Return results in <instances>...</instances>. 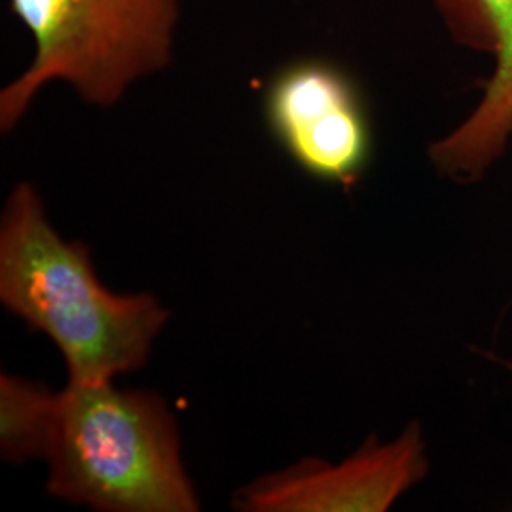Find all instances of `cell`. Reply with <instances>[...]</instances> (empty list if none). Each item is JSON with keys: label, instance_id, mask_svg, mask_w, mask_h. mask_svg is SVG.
Returning <instances> with one entry per match:
<instances>
[{"label": "cell", "instance_id": "1", "mask_svg": "<svg viewBox=\"0 0 512 512\" xmlns=\"http://www.w3.org/2000/svg\"><path fill=\"white\" fill-rule=\"evenodd\" d=\"M0 300L54 342L69 382H110L143 368L169 319L154 294L109 291L88 247L59 236L29 183L10 192L2 211Z\"/></svg>", "mask_w": 512, "mask_h": 512}, {"label": "cell", "instance_id": "2", "mask_svg": "<svg viewBox=\"0 0 512 512\" xmlns=\"http://www.w3.org/2000/svg\"><path fill=\"white\" fill-rule=\"evenodd\" d=\"M48 492L101 512H196L200 499L181 458L177 420L164 399L110 382H67L57 393L46 450Z\"/></svg>", "mask_w": 512, "mask_h": 512}, {"label": "cell", "instance_id": "3", "mask_svg": "<svg viewBox=\"0 0 512 512\" xmlns=\"http://www.w3.org/2000/svg\"><path fill=\"white\" fill-rule=\"evenodd\" d=\"M10 8L35 38V57L0 92L4 133L50 82H67L107 109L171 61L179 0H10Z\"/></svg>", "mask_w": 512, "mask_h": 512}, {"label": "cell", "instance_id": "4", "mask_svg": "<svg viewBox=\"0 0 512 512\" xmlns=\"http://www.w3.org/2000/svg\"><path fill=\"white\" fill-rule=\"evenodd\" d=\"M264 116L279 147L304 173L351 188L372 158V126L355 80L325 59L281 67L264 93Z\"/></svg>", "mask_w": 512, "mask_h": 512}, {"label": "cell", "instance_id": "5", "mask_svg": "<svg viewBox=\"0 0 512 512\" xmlns=\"http://www.w3.org/2000/svg\"><path fill=\"white\" fill-rule=\"evenodd\" d=\"M427 473L418 423L391 442H365L340 463L302 459L234 495L245 512H385Z\"/></svg>", "mask_w": 512, "mask_h": 512}, {"label": "cell", "instance_id": "6", "mask_svg": "<svg viewBox=\"0 0 512 512\" xmlns=\"http://www.w3.org/2000/svg\"><path fill=\"white\" fill-rule=\"evenodd\" d=\"M435 6L459 46L495 59L476 109L429 148L440 173L475 181L512 139V0H435Z\"/></svg>", "mask_w": 512, "mask_h": 512}, {"label": "cell", "instance_id": "7", "mask_svg": "<svg viewBox=\"0 0 512 512\" xmlns=\"http://www.w3.org/2000/svg\"><path fill=\"white\" fill-rule=\"evenodd\" d=\"M57 393L18 376H0V454L8 463L46 458Z\"/></svg>", "mask_w": 512, "mask_h": 512}]
</instances>
